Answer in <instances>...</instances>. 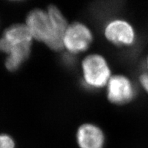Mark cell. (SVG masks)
Returning <instances> with one entry per match:
<instances>
[{"label": "cell", "mask_w": 148, "mask_h": 148, "mask_svg": "<svg viewBox=\"0 0 148 148\" xmlns=\"http://www.w3.org/2000/svg\"><path fill=\"white\" fill-rule=\"evenodd\" d=\"M85 82L93 88H101L110 79V69L106 60L99 54L86 56L82 63Z\"/></svg>", "instance_id": "1"}, {"label": "cell", "mask_w": 148, "mask_h": 148, "mask_svg": "<svg viewBox=\"0 0 148 148\" xmlns=\"http://www.w3.org/2000/svg\"><path fill=\"white\" fill-rule=\"evenodd\" d=\"M92 41L89 28L79 22L68 25L64 36L63 45L69 52L79 53L86 51Z\"/></svg>", "instance_id": "2"}, {"label": "cell", "mask_w": 148, "mask_h": 148, "mask_svg": "<svg viewBox=\"0 0 148 148\" xmlns=\"http://www.w3.org/2000/svg\"><path fill=\"white\" fill-rule=\"evenodd\" d=\"M27 27L33 38L46 44L51 36V24L47 12L35 9L29 12L26 18Z\"/></svg>", "instance_id": "3"}, {"label": "cell", "mask_w": 148, "mask_h": 148, "mask_svg": "<svg viewBox=\"0 0 148 148\" xmlns=\"http://www.w3.org/2000/svg\"><path fill=\"white\" fill-rule=\"evenodd\" d=\"M134 95V87L127 77L116 75L109 79L107 96L110 102L115 104H124L130 101Z\"/></svg>", "instance_id": "4"}, {"label": "cell", "mask_w": 148, "mask_h": 148, "mask_svg": "<svg viewBox=\"0 0 148 148\" xmlns=\"http://www.w3.org/2000/svg\"><path fill=\"white\" fill-rule=\"evenodd\" d=\"M47 12L51 24V36L46 45L52 50L59 51L64 47L63 40L68 27L67 22L60 10L56 5H49Z\"/></svg>", "instance_id": "5"}, {"label": "cell", "mask_w": 148, "mask_h": 148, "mask_svg": "<svg viewBox=\"0 0 148 148\" xmlns=\"http://www.w3.org/2000/svg\"><path fill=\"white\" fill-rule=\"evenodd\" d=\"M104 34L106 38L112 43L119 45H129L135 38L132 25L123 20H114L107 24Z\"/></svg>", "instance_id": "6"}, {"label": "cell", "mask_w": 148, "mask_h": 148, "mask_svg": "<svg viewBox=\"0 0 148 148\" xmlns=\"http://www.w3.org/2000/svg\"><path fill=\"white\" fill-rule=\"evenodd\" d=\"M30 31L24 24H15L5 29L0 38V51L8 53L10 46L22 43H32Z\"/></svg>", "instance_id": "7"}, {"label": "cell", "mask_w": 148, "mask_h": 148, "mask_svg": "<svg viewBox=\"0 0 148 148\" xmlns=\"http://www.w3.org/2000/svg\"><path fill=\"white\" fill-rule=\"evenodd\" d=\"M77 140L80 148H102L104 135L97 125L85 123L78 128Z\"/></svg>", "instance_id": "8"}, {"label": "cell", "mask_w": 148, "mask_h": 148, "mask_svg": "<svg viewBox=\"0 0 148 148\" xmlns=\"http://www.w3.org/2000/svg\"><path fill=\"white\" fill-rule=\"evenodd\" d=\"M32 43H22L10 46L5 60V67L10 71L17 70L22 63L28 58Z\"/></svg>", "instance_id": "9"}, {"label": "cell", "mask_w": 148, "mask_h": 148, "mask_svg": "<svg viewBox=\"0 0 148 148\" xmlns=\"http://www.w3.org/2000/svg\"><path fill=\"white\" fill-rule=\"evenodd\" d=\"M0 148H14V142L10 136L0 134Z\"/></svg>", "instance_id": "10"}, {"label": "cell", "mask_w": 148, "mask_h": 148, "mask_svg": "<svg viewBox=\"0 0 148 148\" xmlns=\"http://www.w3.org/2000/svg\"><path fill=\"white\" fill-rule=\"evenodd\" d=\"M140 82L148 92V73H143L140 75Z\"/></svg>", "instance_id": "11"}, {"label": "cell", "mask_w": 148, "mask_h": 148, "mask_svg": "<svg viewBox=\"0 0 148 148\" xmlns=\"http://www.w3.org/2000/svg\"><path fill=\"white\" fill-rule=\"evenodd\" d=\"M147 68H148V58H147Z\"/></svg>", "instance_id": "12"}]
</instances>
